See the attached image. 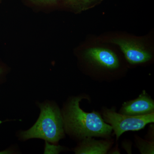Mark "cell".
Instances as JSON below:
<instances>
[{
	"label": "cell",
	"mask_w": 154,
	"mask_h": 154,
	"mask_svg": "<svg viewBox=\"0 0 154 154\" xmlns=\"http://www.w3.org/2000/svg\"><path fill=\"white\" fill-rule=\"evenodd\" d=\"M82 97H74L69 102L62 115L64 127L68 132L80 139L94 137L107 138L112 127L104 121L98 112L87 113L80 107Z\"/></svg>",
	"instance_id": "6da1fadb"
},
{
	"label": "cell",
	"mask_w": 154,
	"mask_h": 154,
	"mask_svg": "<svg viewBox=\"0 0 154 154\" xmlns=\"http://www.w3.org/2000/svg\"><path fill=\"white\" fill-rule=\"evenodd\" d=\"M41 113L38 120L31 128L21 133L23 139H43L57 143L64 136L62 115L55 105L49 104L40 105Z\"/></svg>",
	"instance_id": "7a4b0ae2"
},
{
	"label": "cell",
	"mask_w": 154,
	"mask_h": 154,
	"mask_svg": "<svg viewBox=\"0 0 154 154\" xmlns=\"http://www.w3.org/2000/svg\"><path fill=\"white\" fill-rule=\"evenodd\" d=\"M102 114L104 121L112 127L116 140L123 133L143 129L146 125L154 121V112L146 115L135 116L124 115L111 109H106Z\"/></svg>",
	"instance_id": "3957f363"
},
{
	"label": "cell",
	"mask_w": 154,
	"mask_h": 154,
	"mask_svg": "<svg viewBox=\"0 0 154 154\" xmlns=\"http://www.w3.org/2000/svg\"><path fill=\"white\" fill-rule=\"evenodd\" d=\"M111 42L119 46L126 60L131 64L145 63L152 57L151 53L143 45L137 42L122 38L113 39Z\"/></svg>",
	"instance_id": "277c9868"
},
{
	"label": "cell",
	"mask_w": 154,
	"mask_h": 154,
	"mask_svg": "<svg viewBox=\"0 0 154 154\" xmlns=\"http://www.w3.org/2000/svg\"><path fill=\"white\" fill-rule=\"evenodd\" d=\"M85 57L89 63L100 68L113 70L119 67V60L117 55L107 48H89L85 52Z\"/></svg>",
	"instance_id": "5b68a950"
},
{
	"label": "cell",
	"mask_w": 154,
	"mask_h": 154,
	"mask_svg": "<svg viewBox=\"0 0 154 154\" xmlns=\"http://www.w3.org/2000/svg\"><path fill=\"white\" fill-rule=\"evenodd\" d=\"M154 110V100L143 91L136 99L125 102L119 113L137 116L149 114Z\"/></svg>",
	"instance_id": "8992f818"
},
{
	"label": "cell",
	"mask_w": 154,
	"mask_h": 154,
	"mask_svg": "<svg viewBox=\"0 0 154 154\" xmlns=\"http://www.w3.org/2000/svg\"><path fill=\"white\" fill-rule=\"evenodd\" d=\"M113 143L108 140H96L92 137L86 138L75 149L74 152L77 154H107Z\"/></svg>",
	"instance_id": "52a82bcc"
},
{
	"label": "cell",
	"mask_w": 154,
	"mask_h": 154,
	"mask_svg": "<svg viewBox=\"0 0 154 154\" xmlns=\"http://www.w3.org/2000/svg\"><path fill=\"white\" fill-rule=\"evenodd\" d=\"M101 0H64L65 4L77 12H82L94 7Z\"/></svg>",
	"instance_id": "ba28073f"
},
{
	"label": "cell",
	"mask_w": 154,
	"mask_h": 154,
	"mask_svg": "<svg viewBox=\"0 0 154 154\" xmlns=\"http://www.w3.org/2000/svg\"><path fill=\"white\" fill-rule=\"evenodd\" d=\"M136 145L141 153L142 154H153L154 144L153 141L145 140L139 137L136 136Z\"/></svg>",
	"instance_id": "9c48e42d"
},
{
	"label": "cell",
	"mask_w": 154,
	"mask_h": 154,
	"mask_svg": "<svg viewBox=\"0 0 154 154\" xmlns=\"http://www.w3.org/2000/svg\"><path fill=\"white\" fill-rule=\"evenodd\" d=\"M32 3L37 5H42V4H51L56 2L59 0H30Z\"/></svg>",
	"instance_id": "30bf717a"
},
{
	"label": "cell",
	"mask_w": 154,
	"mask_h": 154,
	"mask_svg": "<svg viewBox=\"0 0 154 154\" xmlns=\"http://www.w3.org/2000/svg\"><path fill=\"white\" fill-rule=\"evenodd\" d=\"M131 143L125 141L122 142V146L125 150L128 153H131Z\"/></svg>",
	"instance_id": "8fae6325"
},
{
	"label": "cell",
	"mask_w": 154,
	"mask_h": 154,
	"mask_svg": "<svg viewBox=\"0 0 154 154\" xmlns=\"http://www.w3.org/2000/svg\"><path fill=\"white\" fill-rule=\"evenodd\" d=\"M110 153L111 154H120L119 153V151L118 149L117 148H116L113 149V151L112 152H110Z\"/></svg>",
	"instance_id": "7c38bea8"
},
{
	"label": "cell",
	"mask_w": 154,
	"mask_h": 154,
	"mask_svg": "<svg viewBox=\"0 0 154 154\" xmlns=\"http://www.w3.org/2000/svg\"><path fill=\"white\" fill-rule=\"evenodd\" d=\"M10 152L8 150H5L4 151L0 152V154H8Z\"/></svg>",
	"instance_id": "4fadbf2b"
},
{
	"label": "cell",
	"mask_w": 154,
	"mask_h": 154,
	"mask_svg": "<svg viewBox=\"0 0 154 154\" xmlns=\"http://www.w3.org/2000/svg\"><path fill=\"white\" fill-rule=\"evenodd\" d=\"M3 69L0 66V76L2 75V74L3 73Z\"/></svg>",
	"instance_id": "5bb4252c"
},
{
	"label": "cell",
	"mask_w": 154,
	"mask_h": 154,
	"mask_svg": "<svg viewBox=\"0 0 154 154\" xmlns=\"http://www.w3.org/2000/svg\"><path fill=\"white\" fill-rule=\"evenodd\" d=\"M2 0H0V3H1V2H2Z\"/></svg>",
	"instance_id": "9a60e30c"
}]
</instances>
